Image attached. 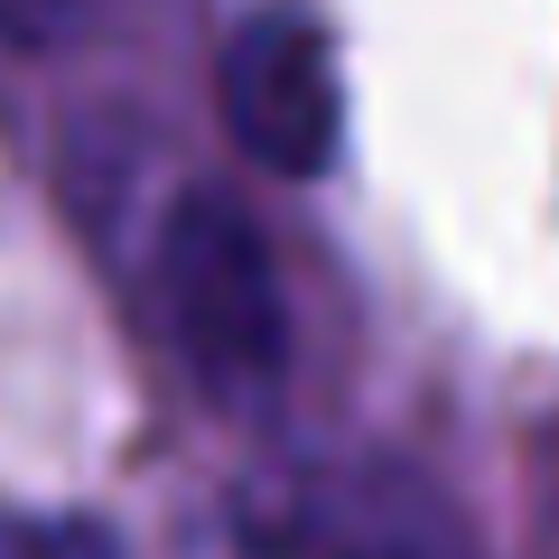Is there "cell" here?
<instances>
[{
	"label": "cell",
	"instance_id": "obj_2",
	"mask_svg": "<svg viewBox=\"0 0 559 559\" xmlns=\"http://www.w3.org/2000/svg\"><path fill=\"white\" fill-rule=\"evenodd\" d=\"M159 318L168 345L187 355V373H205L224 401H252L289 364V318H280V271L261 224L215 187H187L159 224Z\"/></svg>",
	"mask_w": 559,
	"mask_h": 559
},
{
	"label": "cell",
	"instance_id": "obj_4",
	"mask_svg": "<svg viewBox=\"0 0 559 559\" xmlns=\"http://www.w3.org/2000/svg\"><path fill=\"white\" fill-rule=\"evenodd\" d=\"M0 559H121L84 513H0Z\"/></svg>",
	"mask_w": 559,
	"mask_h": 559
},
{
	"label": "cell",
	"instance_id": "obj_3",
	"mask_svg": "<svg viewBox=\"0 0 559 559\" xmlns=\"http://www.w3.org/2000/svg\"><path fill=\"white\" fill-rule=\"evenodd\" d=\"M224 121H234L242 159L280 178H318L336 159L345 94H336V47L308 10H252L224 47Z\"/></svg>",
	"mask_w": 559,
	"mask_h": 559
},
{
	"label": "cell",
	"instance_id": "obj_5",
	"mask_svg": "<svg viewBox=\"0 0 559 559\" xmlns=\"http://www.w3.org/2000/svg\"><path fill=\"white\" fill-rule=\"evenodd\" d=\"M94 20V0H0V47H47V38H75Z\"/></svg>",
	"mask_w": 559,
	"mask_h": 559
},
{
	"label": "cell",
	"instance_id": "obj_1",
	"mask_svg": "<svg viewBox=\"0 0 559 559\" xmlns=\"http://www.w3.org/2000/svg\"><path fill=\"white\" fill-rule=\"evenodd\" d=\"M205 559H476V532L411 466L318 457L242 485Z\"/></svg>",
	"mask_w": 559,
	"mask_h": 559
}]
</instances>
